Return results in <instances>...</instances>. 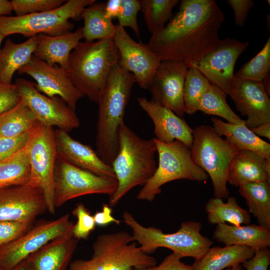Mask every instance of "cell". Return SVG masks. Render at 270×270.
I'll return each instance as SVG.
<instances>
[{"instance_id":"6da1fadb","label":"cell","mask_w":270,"mask_h":270,"mask_svg":"<svg viewBox=\"0 0 270 270\" xmlns=\"http://www.w3.org/2000/svg\"><path fill=\"white\" fill-rule=\"evenodd\" d=\"M224 20L214 0H182L178 11L147 44L161 60L177 61L190 68L220 44L218 30Z\"/></svg>"},{"instance_id":"7a4b0ae2","label":"cell","mask_w":270,"mask_h":270,"mask_svg":"<svg viewBox=\"0 0 270 270\" xmlns=\"http://www.w3.org/2000/svg\"><path fill=\"white\" fill-rule=\"evenodd\" d=\"M136 82L134 75L118 64L112 69L97 104L96 146L102 160L111 166L118 148V129Z\"/></svg>"},{"instance_id":"3957f363","label":"cell","mask_w":270,"mask_h":270,"mask_svg":"<svg viewBox=\"0 0 270 270\" xmlns=\"http://www.w3.org/2000/svg\"><path fill=\"white\" fill-rule=\"evenodd\" d=\"M118 151L111 165L118 182L116 192L110 198L108 204L112 208L132 188L143 186L157 168L153 138H140L123 122L118 129Z\"/></svg>"},{"instance_id":"277c9868","label":"cell","mask_w":270,"mask_h":270,"mask_svg":"<svg viewBox=\"0 0 270 270\" xmlns=\"http://www.w3.org/2000/svg\"><path fill=\"white\" fill-rule=\"evenodd\" d=\"M118 61L113 38L80 42L70 54L66 71L77 90L97 103L112 69Z\"/></svg>"},{"instance_id":"5b68a950","label":"cell","mask_w":270,"mask_h":270,"mask_svg":"<svg viewBox=\"0 0 270 270\" xmlns=\"http://www.w3.org/2000/svg\"><path fill=\"white\" fill-rule=\"evenodd\" d=\"M92 252L89 259L72 261L68 270H145L156 265V259L142 251L126 231L98 235Z\"/></svg>"},{"instance_id":"8992f818","label":"cell","mask_w":270,"mask_h":270,"mask_svg":"<svg viewBox=\"0 0 270 270\" xmlns=\"http://www.w3.org/2000/svg\"><path fill=\"white\" fill-rule=\"evenodd\" d=\"M123 222L132 230L134 240L144 252L150 254L158 248H165L179 254L182 258H200L211 247L212 241L203 236L202 223L189 220L182 223L175 232L164 233L154 226H144L128 211L124 212Z\"/></svg>"},{"instance_id":"52a82bcc","label":"cell","mask_w":270,"mask_h":270,"mask_svg":"<svg viewBox=\"0 0 270 270\" xmlns=\"http://www.w3.org/2000/svg\"><path fill=\"white\" fill-rule=\"evenodd\" d=\"M193 130L190 148L192 161L210 178L214 196L222 199L228 198L229 166L240 150L220 136L212 126L200 125Z\"/></svg>"},{"instance_id":"ba28073f","label":"cell","mask_w":270,"mask_h":270,"mask_svg":"<svg viewBox=\"0 0 270 270\" xmlns=\"http://www.w3.org/2000/svg\"><path fill=\"white\" fill-rule=\"evenodd\" d=\"M153 138L158 156V166L154 175L138 192V200L152 202L160 194L162 186L172 180H207L208 174L192 161L190 148L178 140L164 143Z\"/></svg>"},{"instance_id":"9c48e42d","label":"cell","mask_w":270,"mask_h":270,"mask_svg":"<svg viewBox=\"0 0 270 270\" xmlns=\"http://www.w3.org/2000/svg\"><path fill=\"white\" fill-rule=\"evenodd\" d=\"M95 1L68 0L61 6L50 11L23 16H0V32L6 37L18 34L28 38L38 34L50 36L66 34L74 27L69 19H81L82 10Z\"/></svg>"},{"instance_id":"30bf717a","label":"cell","mask_w":270,"mask_h":270,"mask_svg":"<svg viewBox=\"0 0 270 270\" xmlns=\"http://www.w3.org/2000/svg\"><path fill=\"white\" fill-rule=\"evenodd\" d=\"M26 148L30 166V178L28 184L42 190L48 212L54 214V176L57 155L53 128L38 122L31 132Z\"/></svg>"},{"instance_id":"8fae6325","label":"cell","mask_w":270,"mask_h":270,"mask_svg":"<svg viewBox=\"0 0 270 270\" xmlns=\"http://www.w3.org/2000/svg\"><path fill=\"white\" fill-rule=\"evenodd\" d=\"M118 186L116 178L98 175L57 158L54 176V204L59 208L73 198L92 194L110 198Z\"/></svg>"},{"instance_id":"7c38bea8","label":"cell","mask_w":270,"mask_h":270,"mask_svg":"<svg viewBox=\"0 0 270 270\" xmlns=\"http://www.w3.org/2000/svg\"><path fill=\"white\" fill-rule=\"evenodd\" d=\"M74 224L68 214L41 221L16 240L0 246V264L4 270H12L49 242L72 232Z\"/></svg>"},{"instance_id":"4fadbf2b","label":"cell","mask_w":270,"mask_h":270,"mask_svg":"<svg viewBox=\"0 0 270 270\" xmlns=\"http://www.w3.org/2000/svg\"><path fill=\"white\" fill-rule=\"evenodd\" d=\"M14 84L21 98L39 122L56 126L68 132L80 126L75 110L70 108L61 98L46 96L36 89L35 84L23 78H17Z\"/></svg>"},{"instance_id":"5bb4252c","label":"cell","mask_w":270,"mask_h":270,"mask_svg":"<svg viewBox=\"0 0 270 270\" xmlns=\"http://www.w3.org/2000/svg\"><path fill=\"white\" fill-rule=\"evenodd\" d=\"M248 45V41L230 38L222 40L215 48L191 67L196 68L211 84L230 96L235 64Z\"/></svg>"},{"instance_id":"9a60e30c","label":"cell","mask_w":270,"mask_h":270,"mask_svg":"<svg viewBox=\"0 0 270 270\" xmlns=\"http://www.w3.org/2000/svg\"><path fill=\"white\" fill-rule=\"evenodd\" d=\"M113 40L119 54L118 64L134 75L140 88L147 89L161 60L148 44L134 41L118 25Z\"/></svg>"},{"instance_id":"2e32d148","label":"cell","mask_w":270,"mask_h":270,"mask_svg":"<svg viewBox=\"0 0 270 270\" xmlns=\"http://www.w3.org/2000/svg\"><path fill=\"white\" fill-rule=\"evenodd\" d=\"M188 69L180 62L161 60L147 88L152 99L182 118L184 114L183 90Z\"/></svg>"},{"instance_id":"e0dca14e","label":"cell","mask_w":270,"mask_h":270,"mask_svg":"<svg viewBox=\"0 0 270 270\" xmlns=\"http://www.w3.org/2000/svg\"><path fill=\"white\" fill-rule=\"evenodd\" d=\"M18 73L30 76L36 82V87L40 92L50 98L59 96L74 110L78 100L84 96L74 86L65 69L58 65L50 66L34 55Z\"/></svg>"},{"instance_id":"ac0fdd59","label":"cell","mask_w":270,"mask_h":270,"mask_svg":"<svg viewBox=\"0 0 270 270\" xmlns=\"http://www.w3.org/2000/svg\"><path fill=\"white\" fill-rule=\"evenodd\" d=\"M48 211L42 190L29 184L0 188V221L33 223Z\"/></svg>"},{"instance_id":"d6986e66","label":"cell","mask_w":270,"mask_h":270,"mask_svg":"<svg viewBox=\"0 0 270 270\" xmlns=\"http://www.w3.org/2000/svg\"><path fill=\"white\" fill-rule=\"evenodd\" d=\"M230 96L237 110L247 118L246 125L250 129L270 122V100L262 81L244 79L234 74Z\"/></svg>"},{"instance_id":"ffe728a7","label":"cell","mask_w":270,"mask_h":270,"mask_svg":"<svg viewBox=\"0 0 270 270\" xmlns=\"http://www.w3.org/2000/svg\"><path fill=\"white\" fill-rule=\"evenodd\" d=\"M137 101L154 123V138L164 143L178 140L190 148L194 130L183 118L153 99L140 97Z\"/></svg>"},{"instance_id":"44dd1931","label":"cell","mask_w":270,"mask_h":270,"mask_svg":"<svg viewBox=\"0 0 270 270\" xmlns=\"http://www.w3.org/2000/svg\"><path fill=\"white\" fill-rule=\"evenodd\" d=\"M57 158L99 176L116 178L110 165L104 162L92 148L74 140L64 130H54Z\"/></svg>"},{"instance_id":"7402d4cb","label":"cell","mask_w":270,"mask_h":270,"mask_svg":"<svg viewBox=\"0 0 270 270\" xmlns=\"http://www.w3.org/2000/svg\"><path fill=\"white\" fill-rule=\"evenodd\" d=\"M78 240L70 232L57 238L26 260L30 270H68Z\"/></svg>"},{"instance_id":"603a6c76","label":"cell","mask_w":270,"mask_h":270,"mask_svg":"<svg viewBox=\"0 0 270 270\" xmlns=\"http://www.w3.org/2000/svg\"><path fill=\"white\" fill-rule=\"evenodd\" d=\"M270 182V160L249 150H240L229 166L228 182L239 187L251 182Z\"/></svg>"},{"instance_id":"cb8c5ba5","label":"cell","mask_w":270,"mask_h":270,"mask_svg":"<svg viewBox=\"0 0 270 270\" xmlns=\"http://www.w3.org/2000/svg\"><path fill=\"white\" fill-rule=\"evenodd\" d=\"M82 38V27H79L74 32L58 36L38 34L34 55L50 66L58 64L66 70L71 51L75 48Z\"/></svg>"},{"instance_id":"d4e9b609","label":"cell","mask_w":270,"mask_h":270,"mask_svg":"<svg viewBox=\"0 0 270 270\" xmlns=\"http://www.w3.org/2000/svg\"><path fill=\"white\" fill-rule=\"evenodd\" d=\"M213 238L226 246H248L255 251L270 246V230L254 224L244 226L216 224Z\"/></svg>"},{"instance_id":"484cf974","label":"cell","mask_w":270,"mask_h":270,"mask_svg":"<svg viewBox=\"0 0 270 270\" xmlns=\"http://www.w3.org/2000/svg\"><path fill=\"white\" fill-rule=\"evenodd\" d=\"M213 128L220 136L236 146L239 150L254 152L267 160H270V144L261 139L248 128L246 124H234L212 118Z\"/></svg>"},{"instance_id":"4316f807","label":"cell","mask_w":270,"mask_h":270,"mask_svg":"<svg viewBox=\"0 0 270 270\" xmlns=\"http://www.w3.org/2000/svg\"><path fill=\"white\" fill-rule=\"evenodd\" d=\"M254 252L253 248L248 246L210 247L192 266L193 270H222L243 263L251 258Z\"/></svg>"},{"instance_id":"83f0119b","label":"cell","mask_w":270,"mask_h":270,"mask_svg":"<svg viewBox=\"0 0 270 270\" xmlns=\"http://www.w3.org/2000/svg\"><path fill=\"white\" fill-rule=\"evenodd\" d=\"M36 46L37 36L20 44L6 38L0 50V82L12 84L14 72L29 62Z\"/></svg>"},{"instance_id":"f1b7e54d","label":"cell","mask_w":270,"mask_h":270,"mask_svg":"<svg viewBox=\"0 0 270 270\" xmlns=\"http://www.w3.org/2000/svg\"><path fill=\"white\" fill-rule=\"evenodd\" d=\"M238 188V192L246 200L248 212L256 218L258 225L270 230V182H251Z\"/></svg>"},{"instance_id":"f546056e","label":"cell","mask_w":270,"mask_h":270,"mask_svg":"<svg viewBox=\"0 0 270 270\" xmlns=\"http://www.w3.org/2000/svg\"><path fill=\"white\" fill-rule=\"evenodd\" d=\"M106 2H96L86 7L81 14V18L84 20L82 38L86 42H92L113 38L116 25L112 20L105 16Z\"/></svg>"},{"instance_id":"4dcf8cb0","label":"cell","mask_w":270,"mask_h":270,"mask_svg":"<svg viewBox=\"0 0 270 270\" xmlns=\"http://www.w3.org/2000/svg\"><path fill=\"white\" fill-rule=\"evenodd\" d=\"M205 211L208 221L212 224L228 222L238 226L248 224L251 222L250 214L238 204L234 196L228 197L226 202L220 198H210L206 204Z\"/></svg>"},{"instance_id":"1f68e13d","label":"cell","mask_w":270,"mask_h":270,"mask_svg":"<svg viewBox=\"0 0 270 270\" xmlns=\"http://www.w3.org/2000/svg\"><path fill=\"white\" fill-rule=\"evenodd\" d=\"M30 178V166L26 146L0 160V188L24 186Z\"/></svg>"},{"instance_id":"d6a6232c","label":"cell","mask_w":270,"mask_h":270,"mask_svg":"<svg viewBox=\"0 0 270 270\" xmlns=\"http://www.w3.org/2000/svg\"><path fill=\"white\" fill-rule=\"evenodd\" d=\"M226 94L217 86L211 84L203 94L198 110L202 112L221 117L228 122L234 124H246L232 110L226 101Z\"/></svg>"},{"instance_id":"836d02e7","label":"cell","mask_w":270,"mask_h":270,"mask_svg":"<svg viewBox=\"0 0 270 270\" xmlns=\"http://www.w3.org/2000/svg\"><path fill=\"white\" fill-rule=\"evenodd\" d=\"M178 0H141L140 10L148 30L152 34L162 28L170 20Z\"/></svg>"},{"instance_id":"e575fe53","label":"cell","mask_w":270,"mask_h":270,"mask_svg":"<svg viewBox=\"0 0 270 270\" xmlns=\"http://www.w3.org/2000/svg\"><path fill=\"white\" fill-rule=\"evenodd\" d=\"M38 120L21 98L12 112L0 124V136H14L30 131Z\"/></svg>"},{"instance_id":"d590c367","label":"cell","mask_w":270,"mask_h":270,"mask_svg":"<svg viewBox=\"0 0 270 270\" xmlns=\"http://www.w3.org/2000/svg\"><path fill=\"white\" fill-rule=\"evenodd\" d=\"M210 84L209 80L198 70L194 67L188 68L183 90L184 114L192 115L198 110L199 102Z\"/></svg>"},{"instance_id":"8d00e7d4","label":"cell","mask_w":270,"mask_h":270,"mask_svg":"<svg viewBox=\"0 0 270 270\" xmlns=\"http://www.w3.org/2000/svg\"><path fill=\"white\" fill-rule=\"evenodd\" d=\"M270 72V38L262 50L244 64L238 71L236 76L244 79L262 81Z\"/></svg>"},{"instance_id":"74e56055","label":"cell","mask_w":270,"mask_h":270,"mask_svg":"<svg viewBox=\"0 0 270 270\" xmlns=\"http://www.w3.org/2000/svg\"><path fill=\"white\" fill-rule=\"evenodd\" d=\"M66 0H12V10L16 16L47 12L56 9Z\"/></svg>"},{"instance_id":"f35d334b","label":"cell","mask_w":270,"mask_h":270,"mask_svg":"<svg viewBox=\"0 0 270 270\" xmlns=\"http://www.w3.org/2000/svg\"><path fill=\"white\" fill-rule=\"evenodd\" d=\"M77 218L73 226L72 236L78 240H86L96 228L94 218L82 203H78L72 211Z\"/></svg>"},{"instance_id":"ab89813d","label":"cell","mask_w":270,"mask_h":270,"mask_svg":"<svg viewBox=\"0 0 270 270\" xmlns=\"http://www.w3.org/2000/svg\"><path fill=\"white\" fill-rule=\"evenodd\" d=\"M141 8L140 0H121L120 10L118 17V26L129 27L140 38V29L137 22V14Z\"/></svg>"},{"instance_id":"60d3db41","label":"cell","mask_w":270,"mask_h":270,"mask_svg":"<svg viewBox=\"0 0 270 270\" xmlns=\"http://www.w3.org/2000/svg\"><path fill=\"white\" fill-rule=\"evenodd\" d=\"M32 224L20 221H0V246L23 235L32 228Z\"/></svg>"},{"instance_id":"b9f144b4","label":"cell","mask_w":270,"mask_h":270,"mask_svg":"<svg viewBox=\"0 0 270 270\" xmlns=\"http://www.w3.org/2000/svg\"><path fill=\"white\" fill-rule=\"evenodd\" d=\"M32 130L14 136H0V160L23 148L28 140Z\"/></svg>"},{"instance_id":"7bdbcfd3","label":"cell","mask_w":270,"mask_h":270,"mask_svg":"<svg viewBox=\"0 0 270 270\" xmlns=\"http://www.w3.org/2000/svg\"><path fill=\"white\" fill-rule=\"evenodd\" d=\"M20 100L21 97L14 84L0 82V115L15 108Z\"/></svg>"},{"instance_id":"ee69618b","label":"cell","mask_w":270,"mask_h":270,"mask_svg":"<svg viewBox=\"0 0 270 270\" xmlns=\"http://www.w3.org/2000/svg\"><path fill=\"white\" fill-rule=\"evenodd\" d=\"M228 4L234 12V21L238 26H242L246 22L249 12L254 6L252 0H228Z\"/></svg>"},{"instance_id":"f6af8a7d","label":"cell","mask_w":270,"mask_h":270,"mask_svg":"<svg viewBox=\"0 0 270 270\" xmlns=\"http://www.w3.org/2000/svg\"><path fill=\"white\" fill-rule=\"evenodd\" d=\"M270 264V251L268 248L256 250L254 256L242 263L246 270H268Z\"/></svg>"},{"instance_id":"bcb514c9","label":"cell","mask_w":270,"mask_h":270,"mask_svg":"<svg viewBox=\"0 0 270 270\" xmlns=\"http://www.w3.org/2000/svg\"><path fill=\"white\" fill-rule=\"evenodd\" d=\"M181 258L179 254L172 252L158 266L148 267L145 270H193L192 266L182 262Z\"/></svg>"},{"instance_id":"7dc6e473","label":"cell","mask_w":270,"mask_h":270,"mask_svg":"<svg viewBox=\"0 0 270 270\" xmlns=\"http://www.w3.org/2000/svg\"><path fill=\"white\" fill-rule=\"evenodd\" d=\"M112 213V208L108 204H102V210L96 212L93 215L96 224L100 226H106L111 223L120 224L121 221L114 218Z\"/></svg>"},{"instance_id":"c3c4849f","label":"cell","mask_w":270,"mask_h":270,"mask_svg":"<svg viewBox=\"0 0 270 270\" xmlns=\"http://www.w3.org/2000/svg\"><path fill=\"white\" fill-rule=\"evenodd\" d=\"M121 0H108L106 2L105 16L110 20L118 18L120 10Z\"/></svg>"},{"instance_id":"681fc988","label":"cell","mask_w":270,"mask_h":270,"mask_svg":"<svg viewBox=\"0 0 270 270\" xmlns=\"http://www.w3.org/2000/svg\"><path fill=\"white\" fill-rule=\"evenodd\" d=\"M250 130L258 136L265 137L270 140V122L261 124Z\"/></svg>"},{"instance_id":"f907efd6","label":"cell","mask_w":270,"mask_h":270,"mask_svg":"<svg viewBox=\"0 0 270 270\" xmlns=\"http://www.w3.org/2000/svg\"><path fill=\"white\" fill-rule=\"evenodd\" d=\"M12 12V8L10 1L0 0V16L10 14Z\"/></svg>"},{"instance_id":"816d5d0a","label":"cell","mask_w":270,"mask_h":270,"mask_svg":"<svg viewBox=\"0 0 270 270\" xmlns=\"http://www.w3.org/2000/svg\"><path fill=\"white\" fill-rule=\"evenodd\" d=\"M270 74L268 73L262 80L264 88L269 96L270 95Z\"/></svg>"},{"instance_id":"f5cc1de1","label":"cell","mask_w":270,"mask_h":270,"mask_svg":"<svg viewBox=\"0 0 270 270\" xmlns=\"http://www.w3.org/2000/svg\"><path fill=\"white\" fill-rule=\"evenodd\" d=\"M11 270H30L26 260H24L18 264Z\"/></svg>"},{"instance_id":"db71d44e","label":"cell","mask_w":270,"mask_h":270,"mask_svg":"<svg viewBox=\"0 0 270 270\" xmlns=\"http://www.w3.org/2000/svg\"><path fill=\"white\" fill-rule=\"evenodd\" d=\"M15 108L10 110V111L0 115V124L14 110Z\"/></svg>"},{"instance_id":"11a10c76","label":"cell","mask_w":270,"mask_h":270,"mask_svg":"<svg viewBox=\"0 0 270 270\" xmlns=\"http://www.w3.org/2000/svg\"><path fill=\"white\" fill-rule=\"evenodd\" d=\"M226 270H244V269L242 268V266L239 264L238 266L228 268L226 269Z\"/></svg>"},{"instance_id":"9f6ffc18","label":"cell","mask_w":270,"mask_h":270,"mask_svg":"<svg viewBox=\"0 0 270 270\" xmlns=\"http://www.w3.org/2000/svg\"><path fill=\"white\" fill-rule=\"evenodd\" d=\"M6 36L3 34H2L1 32H0V44H1V43L3 40V39L5 38Z\"/></svg>"},{"instance_id":"6f0895ef","label":"cell","mask_w":270,"mask_h":270,"mask_svg":"<svg viewBox=\"0 0 270 270\" xmlns=\"http://www.w3.org/2000/svg\"><path fill=\"white\" fill-rule=\"evenodd\" d=\"M0 270H4V268H2V266H1V264H0Z\"/></svg>"}]
</instances>
